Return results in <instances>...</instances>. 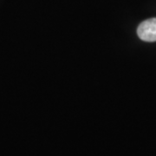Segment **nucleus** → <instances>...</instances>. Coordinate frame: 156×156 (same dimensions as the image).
I'll use <instances>...</instances> for the list:
<instances>
[{
  "mask_svg": "<svg viewBox=\"0 0 156 156\" xmlns=\"http://www.w3.org/2000/svg\"><path fill=\"white\" fill-rule=\"evenodd\" d=\"M138 37L146 42L156 41V17L142 22L137 29Z\"/></svg>",
  "mask_w": 156,
  "mask_h": 156,
  "instance_id": "f257e3e1",
  "label": "nucleus"
}]
</instances>
